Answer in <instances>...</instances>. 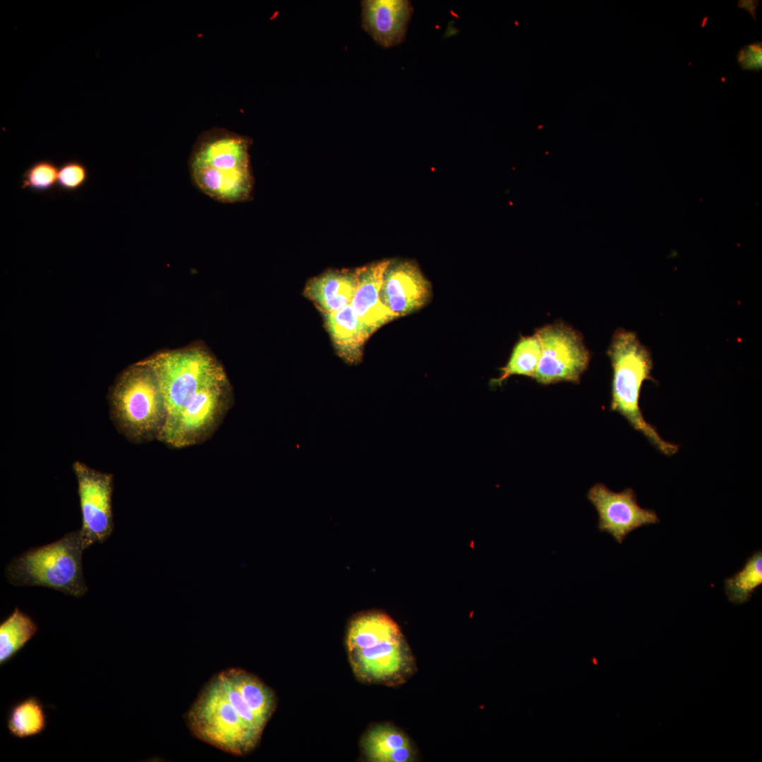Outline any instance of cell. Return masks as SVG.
I'll return each instance as SVG.
<instances>
[{
	"label": "cell",
	"instance_id": "1",
	"mask_svg": "<svg viewBox=\"0 0 762 762\" xmlns=\"http://www.w3.org/2000/svg\"><path fill=\"white\" fill-rule=\"evenodd\" d=\"M273 690L238 668L215 675L186 715L192 734L226 753L243 756L258 744L275 710Z\"/></svg>",
	"mask_w": 762,
	"mask_h": 762
},
{
	"label": "cell",
	"instance_id": "2",
	"mask_svg": "<svg viewBox=\"0 0 762 762\" xmlns=\"http://www.w3.org/2000/svg\"><path fill=\"white\" fill-rule=\"evenodd\" d=\"M346 643L352 670L362 682L397 686L417 671L415 657L399 626L385 613L370 611L355 617Z\"/></svg>",
	"mask_w": 762,
	"mask_h": 762
},
{
	"label": "cell",
	"instance_id": "3",
	"mask_svg": "<svg viewBox=\"0 0 762 762\" xmlns=\"http://www.w3.org/2000/svg\"><path fill=\"white\" fill-rule=\"evenodd\" d=\"M250 145L246 137L225 128H213L202 133L188 160L193 184L219 202L233 204L246 200L253 186Z\"/></svg>",
	"mask_w": 762,
	"mask_h": 762
},
{
	"label": "cell",
	"instance_id": "4",
	"mask_svg": "<svg viewBox=\"0 0 762 762\" xmlns=\"http://www.w3.org/2000/svg\"><path fill=\"white\" fill-rule=\"evenodd\" d=\"M612 368L610 409L621 414L660 452L672 456L679 445L663 439L641 412L639 399L644 381L653 380V360L649 350L634 332L618 328L607 352Z\"/></svg>",
	"mask_w": 762,
	"mask_h": 762
},
{
	"label": "cell",
	"instance_id": "5",
	"mask_svg": "<svg viewBox=\"0 0 762 762\" xmlns=\"http://www.w3.org/2000/svg\"><path fill=\"white\" fill-rule=\"evenodd\" d=\"M85 549L80 529L69 532L14 557L5 568L6 579L16 586H43L82 597L87 591L82 564Z\"/></svg>",
	"mask_w": 762,
	"mask_h": 762
},
{
	"label": "cell",
	"instance_id": "6",
	"mask_svg": "<svg viewBox=\"0 0 762 762\" xmlns=\"http://www.w3.org/2000/svg\"><path fill=\"white\" fill-rule=\"evenodd\" d=\"M110 408L117 429L136 443L157 440L167 419L157 379L142 361L121 375L111 393Z\"/></svg>",
	"mask_w": 762,
	"mask_h": 762
},
{
	"label": "cell",
	"instance_id": "7",
	"mask_svg": "<svg viewBox=\"0 0 762 762\" xmlns=\"http://www.w3.org/2000/svg\"><path fill=\"white\" fill-rule=\"evenodd\" d=\"M142 362L157 379L167 409L165 424L172 421L202 389L227 377L218 361L199 348L167 351Z\"/></svg>",
	"mask_w": 762,
	"mask_h": 762
},
{
	"label": "cell",
	"instance_id": "8",
	"mask_svg": "<svg viewBox=\"0 0 762 762\" xmlns=\"http://www.w3.org/2000/svg\"><path fill=\"white\" fill-rule=\"evenodd\" d=\"M232 403L228 378L202 389L171 422L166 423L157 440L174 448L203 442L222 423Z\"/></svg>",
	"mask_w": 762,
	"mask_h": 762
},
{
	"label": "cell",
	"instance_id": "9",
	"mask_svg": "<svg viewBox=\"0 0 762 762\" xmlns=\"http://www.w3.org/2000/svg\"><path fill=\"white\" fill-rule=\"evenodd\" d=\"M541 356L534 379L543 385L560 382L578 384L587 369L591 354L582 334L564 322L538 328Z\"/></svg>",
	"mask_w": 762,
	"mask_h": 762
},
{
	"label": "cell",
	"instance_id": "10",
	"mask_svg": "<svg viewBox=\"0 0 762 762\" xmlns=\"http://www.w3.org/2000/svg\"><path fill=\"white\" fill-rule=\"evenodd\" d=\"M73 468L81 510L80 531L87 549L94 543H104L113 532V476L79 461L74 462Z\"/></svg>",
	"mask_w": 762,
	"mask_h": 762
},
{
	"label": "cell",
	"instance_id": "11",
	"mask_svg": "<svg viewBox=\"0 0 762 762\" xmlns=\"http://www.w3.org/2000/svg\"><path fill=\"white\" fill-rule=\"evenodd\" d=\"M587 498L597 511L598 529L610 534L618 543L634 530L660 522L655 511L638 504L631 488L616 492L598 483L588 490Z\"/></svg>",
	"mask_w": 762,
	"mask_h": 762
},
{
	"label": "cell",
	"instance_id": "12",
	"mask_svg": "<svg viewBox=\"0 0 762 762\" xmlns=\"http://www.w3.org/2000/svg\"><path fill=\"white\" fill-rule=\"evenodd\" d=\"M430 292V283L415 264L390 260L384 274L380 296L398 318L422 308L428 301Z\"/></svg>",
	"mask_w": 762,
	"mask_h": 762
},
{
	"label": "cell",
	"instance_id": "13",
	"mask_svg": "<svg viewBox=\"0 0 762 762\" xmlns=\"http://www.w3.org/2000/svg\"><path fill=\"white\" fill-rule=\"evenodd\" d=\"M389 262L385 260L355 270L357 285L351 305L370 336L398 318L380 296L384 274Z\"/></svg>",
	"mask_w": 762,
	"mask_h": 762
},
{
	"label": "cell",
	"instance_id": "14",
	"mask_svg": "<svg viewBox=\"0 0 762 762\" xmlns=\"http://www.w3.org/2000/svg\"><path fill=\"white\" fill-rule=\"evenodd\" d=\"M412 13L406 0L363 1V27L378 44L390 47L404 39Z\"/></svg>",
	"mask_w": 762,
	"mask_h": 762
},
{
	"label": "cell",
	"instance_id": "15",
	"mask_svg": "<svg viewBox=\"0 0 762 762\" xmlns=\"http://www.w3.org/2000/svg\"><path fill=\"white\" fill-rule=\"evenodd\" d=\"M361 747L365 758L372 762H413L418 751L408 735L389 723L370 727L363 736Z\"/></svg>",
	"mask_w": 762,
	"mask_h": 762
},
{
	"label": "cell",
	"instance_id": "16",
	"mask_svg": "<svg viewBox=\"0 0 762 762\" xmlns=\"http://www.w3.org/2000/svg\"><path fill=\"white\" fill-rule=\"evenodd\" d=\"M323 315L326 329L338 355L348 364L360 363L363 346L370 334L351 303Z\"/></svg>",
	"mask_w": 762,
	"mask_h": 762
},
{
	"label": "cell",
	"instance_id": "17",
	"mask_svg": "<svg viewBox=\"0 0 762 762\" xmlns=\"http://www.w3.org/2000/svg\"><path fill=\"white\" fill-rule=\"evenodd\" d=\"M356 285L355 270H330L311 279L303 293L324 315L350 304Z\"/></svg>",
	"mask_w": 762,
	"mask_h": 762
},
{
	"label": "cell",
	"instance_id": "18",
	"mask_svg": "<svg viewBox=\"0 0 762 762\" xmlns=\"http://www.w3.org/2000/svg\"><path fill=\"white\" fill-rule=\"evenodd\" d=\"M38 625L18 607L0 624V664L13 658L36 634Z\"/></svg>",
	"mask_w": 762,
	"mask_h": 762
},
{
	"label": "cell",
	"instance_id": "19",
	"mask_svg": "<svg viewBox=\"0 0 762 762\" xmlns=\"http://www.w3.org/2000/svg\"><path fill=\"white\" fill-rule=\"evenodd\" d=\"M6 725L11 735L25 739L40 734L47 726L44 708L36 696H29L9 709Z\"/></svg>",
	"mask_w": 762,
	"mask_h": 762
},
{
	"label": "cell",
	"instance_id": "20",
	"mask_svg": "<svg viewBox=\"0 0 762 762\" xmlns=\"http://www.w3.org/2000/svg\"><path fill=\"white\" fill-rule=\"evenodd\" d=\"M540 356L541 346L537 334L521 337L514 345L506 365L500 368V376L492 379L490 385L500 386L512 375L534 379Z\"/></svg>",
	"mask_w": 762,
	"mask_h": 762
},
{
	"label": "cell",
	"instance_id": "21",
	"mask_svg": "<svg viewBox=\"0 0 762 762\" xmlns=\"http://www.w3.org/2000/svg\"><path fill=\"white\" fill-rule=\"evenodd\" d=\"M761 583L762 552L758 550L746 560L742 569L725 580V589L728 600L739 605L749 600Z\"/></svg>",
	"mask_w": 762,
	"mask_h": 762
},
{
	"label": "cell",
	"instance_id": "22",
	"mask_svg": "<svg viewBox=\"0 0 762 762\" xmlns=\"http://www.w3.org/2000/svg\"><path fill=\"white\" fill-rule=\"evenodd\" d=\"M59 166L49 159L32 164L23 174L20 186L35 193H46L57 186Z\"/></svg>",
	"mask_w": 762,
	"mask_h": 762
},
{
	"label": "cell",
	"instance_id": "23",
	"mask_svg": "<svg viewBox=\"0 0 762 762\" xmlns=\"http://www.w3.org/2000/svg\"><path fill=\"white\" fill-rule=\"evenodd\" d=\"M90 173L84 162L71 159L59 165L57 187L67 193L81 189L87 182Z\"/></svg>",
	"mask_w": 762,
	"mask_h": 762
},
{
	"label": "cell",
	"instance_id": "24",
	"mask_svg": "<svg viewBox=\"0 0 762 762\" xmlns=\"http://www.w3.org/2000/svg\"><path fill=\"white\" fill-rule=\"evenodd\" d=\"M737 61L744 70L761 71L762 68V43L754 42L741 48Z\"/></svg>",
	"mask_w": 762,
	"mask_h": 762
},
{
	"label": "cell",
	"instance_id": "25",
	"mask_svg": "<svg viewBox=\"0 0 762 762\" xmlns=\"http://www.w3.org/2000/svg\"><path fill=\"white\" fill-rule=\"evenodd\" d=\"M738 6L747 10L756 20V10L758 5V1H739Z\"/></svg>",
	"mask_w": 762,
	"mask_h": 762
},
{
	"label": "cell",
	"instance_id": "26",
	"mask_svg": "<svg viewBox=\"0 0 762 762\" xmlns=\"http://www.w3.org/2000/svg\"><path fill=\"white\" fill-rule=\"evenodd\" d=\"M593 662L594 664H595V665L597 664L596 660H595V659L594 658H593Z\"/></svg>",
	"mask_w": 762,
	"mask_h": 762
}]
</instances>
